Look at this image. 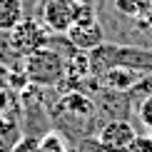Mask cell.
Here are the masks:
<instances>
[{"label": "cell", "mask_w": 152, "mask_h": 152, "mask_svg": "<svg viewBox=\"0 0 152 152\" xmlns=\"http://www.w3.org/2000/svg\"><path fill=\"white\" fill-rule=\"evenodd\" d=\"M25 75H28L30 85L37 87H58L62 75H65V60L60 53L50 48H42L37 53L25 58Z\"/></svg>", "instance_id": "6da1fadb"}, {"label": "cell", "mask_w": 152, "mask_h": 152, "mask_svg": "<svg viewBox=\"0 0 152 152\" xmlns=\"http://www.w3.org/2000/svg\"><path fill=\"white\" fill-rule=\"evenodd\" d=\"M65 37L70 40L72 48L82 50V53H92V50H97L105 42V30H102L97 15H95V8L90 3H85V0L80 3L77 18H75V23L67 28Z\"/></svg>", "instance_id": "7a4b0ae2"}, {"label": "cell", "mask_w": 152, "mask_h": 152, "mask_svg": "<svg viewBox=\"0 0 152 152\" xmlns=\"http://www.w3.org/2000/svg\"><path fill=\"white\" fill-rule=\"evenodd\" d=\"M8 42L15 55L28 58V55L50 45V28L42 20H37V18H23L8 33Z\"/></svg>", "instance_id": "3957f363"}, {"label": "cell", "mask_w": 152, "mask_h": 152, "mask_svg": "<svg viewBox=\"0 0 152 152\" xmlns=\"http://www.w3.org/2000/svg\"><path fill=\"white\" fill-rule=\"evenodd\" d=\"M140 135V132L135 130V125L130 122V120H110V122H105L102 127H100L97 137H95V142H97V150L100 152H130L132 142H135V137Z\"/></svg>", "instance_id": "277c9868"}, {"label": "cell", "mask_w": 152, "mask_h": 152, "mask_svg": "<svg viewBox=\"0 0 152 152\" xmlns=\"http://www.w3.org/2000/svg\"><path fill=\"white\" fill-rule=\"evenodd\" d=\"M82 0H45L42 3V23L50 28V33H67V28L75 23Z\"/></svg>", "instance_id": "5b68a950"}, {"label": "cell", "mask_w": 152, "mask_h": 152, "mask_svg": "<svg viewBox=\"0 0 152 152\" xmlns=\"http://www.w3.org/2000/svg\"><path fill=\"white\" fill-rule=\"evenodd\" d=\"M140 80H142V75L130 65H107L105 72L100 75V85L107 87V90H115V92H127Z\"/></svg>", "instance_id": "8992f818"}, {"label": "cell", "mask_w": 152, "mask_h": 152, "mask_svg": "<svg viewBox=\"0 0 152 152\" xmlns=\"http://www.w3.org/2000/svg\"><path fill=\"white\" fill-rule=\"evenodd\" d=\"M60 110L70 112V115H75V117L90 120L95 115V102L87 97V95H82V92H65L62 100H60Z\"/></svg>", "instance_id": "52a82bcc"}, {"label": "cell", "mask_w": 152, "mask_h": 152, "mask_svg": "<svg viewBox=\"0 0 152 152\" xmlns=\"http://www.w3.org/2000/svg\"><path fill=\"white\" fill-rule=\"evenodd\" d=\"M90 72H92V60L87 58V53L80 50L77 55H72L70 60H65V75H62V80H72L75 85H77V82H82L85 77H90Z\"/></svg>", "instance_id": "ba28073f"}, {"label": "cell", "mask_w": 152, "mask_h": 152, "mask_svg": "<svg viewBox=\"0 0 152 152\" xmlns=\"http://www.w3.org/2000/svg\"><path fill=\"white\" fill-rule=\"evenodd\" d=\"M25 18L23 0H0V33H10Z\"/></svg>", "instance_id": "9c48e42d"}, {"label": "cell", "mask_w": 152, "mask_h": 152, "mask_svg": "<svg viewBox=\"0 0 152 152\" xmlns=\"http://www.w3.org/2000/svg\"><path fill=\"white\" fill-rule=\"evenodd\" d=\"M18 142H20V130H18L15 120H10L3 112L0 115V152H10Z\"/></svg>", "instance_id": "30bf717a"}, {"label": "cell", "mask_w": 152, "mask_h": 152, "mask_svg": "<svg viewBox=\"0 0 152 152\" xmlns=\"http://www.w3.org/2000/svg\"><path fill=\"white\" fill-rule=\"evenodd\" d=\"M37 152H67V145L58 132H48L45 137L37 140Z\"/></svg>", "instance_id": "8fae6325"}, {"label": "cell", "mask_w": 152, "mask_h": 152, "mask_svg": "<svg viewBox=\"0 0 152 152\" xmlns=\"http://www.w3.org/2000/svg\"><path fill=\"white\" fill-rule=\"evenodd\" d=\"M147 0H115V8L127 18H140V12L145 10Z\"/></svg>", "instance_id": "7c38bea8"}, {"label": "cell", "mask_w": 152, "mask_h": 152, "mask_svg": "<svg viewBox=\"0 0 152 152\" xmlns=\"http://www.w3.org/2000/svg\"><path fill=\"white\" fill-rule=\"evenodd\" d=\"M137 120H140L147 130H152V92H147L140 102H137Z\"/></svg>", "instance_id": "4fadbf2b"}, {"label": "cell", "mask_w": 152, "mask_h": 152, "mask_svg": "<svg viewBox=\"0 0 152 152\" xmlns=\"http://www.w3.org/2000/svg\"><path fill=\"white\" fill-rule=\"evenodd\" d=\"M130 152H152V137L150 135H137Z\"/></svg>", "instance_id": "5bb4252c"}, {"label": "cell", "mask_w": 152, "mask_h": 152, "mask_svg": "<svg viewBox=\"0 0 152 152\" xmlns=\"http://www.w3.org/2000/svg\"><path fill=\"white\" fill-rule=\"evenodd\" d=\"M10 152H37V137H20V142Z\"/></svg>", "instance_id": "9a60e30c"}, {"label": "cell", "mask_w": 152, "mask_h": 152, "mask_svg": "<svg viewBox=\"0 0 152 152\" xmlns=\"http://www.w3.org/2000/svg\"><path fill=\"white\" fill-rule=\"evenodd\" d=\"M10 102H12V92H10V87H8V85H0V115H3V112H8Z\"/></svg>", "instance_id": "2e32d148"}, {"label": "cell", "mask_w": 152, "mask_h": 152, "mask_svg": "<svg viewBox=\"0 0 152 152\" xmlns=\"http://www.w3.org/2000/svg\"><path fill=\"white\" fill-rule=\"evenodd\" d=\"M137 20H140L142 28L152 30V0H147V3H145V10L140 12V18H137Z\"/></svg>", "instance_id": "e0dca14e"}, {"label": "cell", "mask_w": 152, "mask_h": 152, "mask_svg": "<svg viewBox=\"0 0 152 152\" xmlns=\"http://www.w3.org/2000/svg\"><path fill=\"white\" fill-rule=\"evenodd\" d=\"M150 137H152V130H150Z\"/></svg>", "instance_id": "ac0fdd59"}]
</instances>
